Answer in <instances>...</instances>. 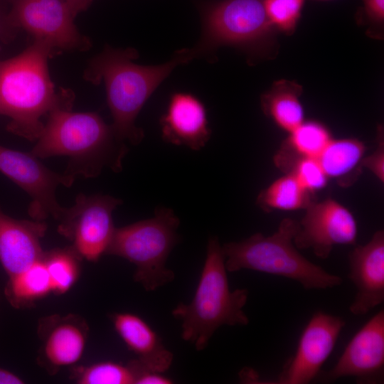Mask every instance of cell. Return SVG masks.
Segmentation results:
<instances>
[{
	"label": "cell",
	"instance_id": "1",
	"mask_svg": "<svg viewBox=\"0 0 384 384\" xmlns=\"http://www.w3.org/2000/svg\"><path fill=\"white\" fill-rule=\"evenodd\" d=\"M74 93L52 110L31 153L38 159L55 156L69 158L66 174L92 178L104 168L122 169L129 149L111 125L97 113L72 110Z\"/></svg>",
	"mask_w": 384,
	"mask_h": 384
},
{
	"label": "cell",
	"instance_id": "2",
	"mask_svg": "<svg viewBox=\"0 0 384 384\" xmlns=\"http://www.w3.org/2000/svg\"><path fill=\"white\" fill-rule=\"evenodd\" d=\"M138 57L134 48L107 45L89 61L83 73L89 82H104L114 132L119 139L132 145L139 144L144 136L135 124L144 103L177 65L193 59L189 48L177 51L171 60L158 65L136 64L133 60Z\"/></svg>",
	"mask_w": 384,
	"mask_h": 384
},
{
	"label": "cell",
	"instance_id": "3",
	"mask_svg": "<svg viewBox=\"0 0 384 384\" xmlns=\"http://www.w3.org/2000/svg\"><path fill=\"white\" fill-rule=\"evenodd\" d=\"M59 53L47 42L34 39L21 53L0 60V114L10 118L9 132L36 141L44 127L41 118L73 92L55 90L48 60Z\"/></svg>",
	"mask_w": 384,
	"mask_h": 384
},
{
	"label": "cell",
	"instance_id": "4",
	"mask_svg": "<svg viewBox=\"0 0 384 384\" xmlns=\"http://www.w3.org/2000/svg\"><path fill=\"white\" fill-rule=\"evenodd\" d=\"M225 255L217 237H210L205 262L192 301L179 303L171 311L181 321V338L203 350L215 331L223 325L245 326L249 319L243 311L249 292L231 291Z\"/></svg>",
	"mask_w": 384,
	"mask_h": 384
},
{
	"label": "cell",
	"instance_id": "5",
	"mask_svg": "<svg viewBox=\"0 0 384 384\" xmlns=\"http://www.w3.org/2000/svg\"><path fill=\"white\" fill-rule=\"evenodd\" d=\"M298 229L299 222L287 218L271 235L257 233L242 240L225 243L222 248L227 271L252 270L282 276L308 290L341 285V277L326 272L298 251L293 241Z\"/></svg>",
	"mask_w": 384,
	"mask_h": 384
},
{
	"label": "cell",
	"instance_id": "6",
	"mask_svg": "<svg viewBox=\"0 0 384 384\" xmlns=\"http://www.w3.org/2000/svg\"><path fill=\"white\" fill-rule=\"evenodd\" d=\"M179 225L180 220L171 208L160 207L149 219L116 228L106 254L134 264V281L146 291L156 290L174 279V272L166 263L180 240Z\"/></svg>",
	"mask_w": 384,
	"mask_h": 384
},
{
	"label": "cell",
	"instance_id": "7",
	"mask_svg": "<svg viewBox=\"0 0 384 384\" xmlns=\"http://www.w3.org/2000/svg\"><path fill=\"white\" fill-rule=\"evenodd\" d=\"M276 31L265 13L263 0H221L202 8V31L197 44L189 48L193 58L223 46L260 56L274 43Z\"/></svg>",
	"mask_w": 384,
	"mask_h": 384
},
{
	"label": "cell",
	"instance_id": "8",
	"mask_svg": "<svg viewBox=\"0 0 384 384\" xmlns=\"http://www.w3.org/2000/svg\"><path fill=\"white\" fill-rule=\"evenodd\" d=\"M122 202L109 195L80 193L71 207L65 208L58 232L72 242L80 258L97 262L111 243L116 228L113 211Z\"/></svg>",
	"mask_w": 384,
	"mask_h": 384
},
{
	"label": "cell",
	"instance_id": "9",
	"mask_svg": "<svg viewBox=\"0 0 384 384\" xmlns=\"http://www.w3.org/2000/svg\"><path fill=\"white\" fill-rule=\"evenodd\" d=\"M75 17L65 0H10L12 24L60 52H82L91 47L90 38L74 23Z\"/></svg>",
	"mask_w": 384,
	"mask_h": 384
},
{
	"label": "cell",
	"instance_id": "10",
	"mask_svg": "<svg viewBox=\"0 0 384 384\" xmlns=\"http://www.w3.org/2000/svg\"><path fill=\"white\" fill-rule=\"evenodd\" d=\"M0 171L21 188L30 197L28 208L33 220L48 217L58 220L65 208L57 201L58 186L70 187L75 178L48 169L31 152L25 153L0 146Z\"/></svg>",
	"mask_w": 384,
	"mask_h": 384
},
{
	"label": "cell",
	"instance_id": "11",
	"mask_svg": "<svg viewBox=\"0 0 384 384\" xmlns=\"http://www.w3.org/2000/svg\"><path fill=\"white\" fill-rule=\"evenodd\" d=\"M294 237L297 249H311L326 259L335 245H355L358 225L353 213L336 200L313 201L305 209Z\"/></svg>",
	"mask_w": 384,
	"mask_h": 384
},
{
	"label": "cell",
	"instance_id": "12",
	"mask_svg": "<svg viewBox=\"0 0 384 384\" xmlns=\"http://www.w3.org/2000/svg\"><path fill=\"white\" fill-rule=\"evenodd\" d=\"M345 324L341 317L314 313L300 336L295 355L285 365L277 383L306 384L317 377Z\"/></svg>",
	"mask_w": 384,
	"mask_h": 384
},
{
	"label": "cell",
	"instance_id": "13",
	"mask_svg": "<svg viewBox=\"0 0 384 384\" xmlns=\"http://www.w3.org/2000/svg\"><path fill=\"white\" fill-rule=\"evenodd\" d=\"M384 369V311L380 310L353 336L336 365L321 375L331 382L354 377L359 383L383 380Z\"/></svg>",
	"mask_w": 384,
	"mask_h": 384
},
{
	"label": "cell",
	"instance_id": "14",
	"mask_svg": "<svg viewBox=\"0 0 384 384\" xmlns=\"http://www.w3.org/2000/svg\"><path fill=\"white\" fill-rule=\"evenodd\" d=\"M348 278L357 292L349 306L353 315H363L384 301V232L374 233L363 245L348 253Z\"/></svg>",
	"mask_w": 384,
	"mask_h": 384
},
{
	"label": "cell",
	"instance_id": "15",
	"mask_svg": "<svg viewBox=\"0 0 384 384\" xmlns=\"http://www.w3.org/2000/svg\"><path fill=\"white\" fill-rule=\"evenodd\" d=\"M160 125L165 142L195 151L203 148L211 135L204 105L189 93L172 95Z\"/></svg>",
	"mask_w": 384,
	"mask_h": 384
},
{
	"label": "cell",
	"instance_id": "16",
	"mask_svg": "<svg viewBox=\"0 0 384 384\" xmlns=\"http://www.w3.org/2000/svg\"><path fill=\"white\" fill-rule=\"evenodd\" d=\"M46 229L43 221L15 219L0 208V262L9 277L43 258Z\"/></svg>",
	"mask_w": 384,
	"mask_h": 384
},
{
	"label": "cell",
	"instance_id": "17",
	"mask_svg": "<svg viewBox=\"0 0 384 384\" xmlns=\"http://www.w3.org/2000/svg\"><path fill=\"white\" fill-rule=\"evenodd\" d=\"M43 363L51 369L71 366L82 358L86 346L88 326L80 316H52L41 324Z\"/></svg>",
	"mask_w": 384,
	"mask_h": 384
},
{
	"label": "cell",
	"instance_id": "18",
	"mask_svg": "<svg viewBox=\"0 0 384 384\" xmlns=\"http://www.w3.org/2000/svg\"><path fill=\"white\" fill-rule=\"evenodd\" d=\"M111 319L117 334L144 367L161 373L169 370L173 353L142 318L129 312H118L113 314Z\"/></svg>",
	"mask_w": 384,
	"mask_h": 384
},
{
	"label": "cell",
	"instance_id": "19",
	"mask_svg": "<svg viewBox=\"0 0 384 384\" xmlns=\"http://www.w3.org/2000/svg\"><path fill=\"white\" fill-rule=\"evenodd\" d=\"M302 92V86L294 80H277L261 95L262 110L278 127L289 133L304 121L299 100Z\"/></svg>",
	"mask_w": 384,
	"mask_h": 384
},
{
	"label": "cell",
	"instance_id": "20",
	"mask_svg": "<svg viewBox=\"0 0 384 384\" xmlns=\"http://www.w3.org/2000/svg\"><path fill=\"white\" fill-rule=\"evenodd\" d=\"M332 139L330 130L323 123L315 120L304 121L283 141L274 156V163L284 171L297 159H318Z\"/></svg>",
	"mask_w": 384,
	"mask_h": 384
},
{
	"label": "cell",
	"instance_id": "21",
	"mask_svg": "<svg viewBox=\"0 0 384 384\" xmlns=\"http://www.w3.org/2000/svg\"><path fill=\"white\" fill-rule=\"evenodd\" d=\"M365 152V144L357 139H332L318 160L329 179L347 186V182L355 181L359 175Z\"/></svg>",
	"mask_w": 384,
	"mask_h": 384
},
{
	"label": "cell",
	"instance_id": "22",
	"mask_svg": "<svg viewBox=\"0 0 384 384\" xmlns=\"http://www.w3.org/2000/svg\"><path fill=\"white\" fill-rule=\"evenodd\" d=\"M50 292V280L43 258L9 276L4 290L6 299L15 308L29 305Z\"/></svg>",
	"mask_w": 384,
	"mask_h": 384
},
{
	"label": "cell",
	"instance_id": "23",
	"mask_svg": "<svg viewBox=\"0 0 384 384\" xmlns=\"http://www.w3.org/2000/svg\"><path fill=\"white\" fill-rule=\"evenodd\" d=\"M312 197L292 174H284L260 192L256 204L265 212L297 210L305 209Z\"/></svg>",
	"mask_w": 384,
	"mask_h": 384
},
{
	"label": "cell",
	"instance_id": "24",
	"mask_svg": "<svg viewBox=\"0 0 384 384\" xmlns=\"http://www.w3.org/2000/svg\"><path fill=\"white\" fill-rule=\"evenodd\" d=\"M79 255L71 249H57L45 252V262L52 292L64 294L76 282L80 274Z\"/></svg>",
	"mask_w": 384,
	"mask_h": 384
},
{
	"label": "cell",
	"instance_id": "25",
	"mask_svg": "<svg viewBox=\"0 0 384 384\" xmlns=\"http://www.w3.org/2000/svg\"><path fill=\"white\" fill-rule=\"evenodd\" d=\"M135 373L129 363L124 366L112 361L81 367L76 373L80 384H134Z\"/></svg>",
	"mask_w": 384,
	"mask_h": 384
},
{
	"label": "cell",
	"instance_id": "26",
	"mask_svg": "<svg viewBox=\"0 0 384 384\" xmlns=\"http://www.w3.org/2000/svg\"><path fill=\"white\" fill-rule=\"evenodd\" d=\"M305 0H263L267 18L276 31L287 36L296 31Z\"/></svg>",
	"mask_w": 384,
	"mask_h": 384
},
{
	"label": "cell",
	"instance_id": "27",
	"mask_svg": "<svg viewBox=\"0 0 384 384\" xmlns=\"http://www.w3.org/2000/svg\"><path fill=\"white\" fill-rule=\"evenodd\" d=\"M283 172L292 174L311 193L325 188L329 181L316 158L297 159L289 164Z\"/></svg>",
	"mask_w": 384,
	"mask_h": 384
},
{
	"label": "cell",
	"instance_id": "28",
	"mask_svg": "<svg viewBox=\"0 0 384 384\" xmlns=\"http://www.w3.org/2000/svg\"><path fill=\"white\" fill-rule=\"evenodd\" d=\"M363 6L356 14L358 24L367 26L366 33L370 38L383 37L384 0H361Z\"/></svg>",
	"mask_w": 384,
	"mask_h": 384
},
{
	"label": "cell",
	"instance_id": "29",
	"mask_svg": "<svg viewBox=\"0 0 384 384\" xmlns=\"http://www.w3.org/2000/svg\"><path fill=\"white\" fill-rule=\"evenodd\" d=\"M383 127H377V148L370 155L364 156L361 161L362 168L368 169L380 182H384V139Z\"/></svg>",
	"mask_w": 384,
	"mask_h": 384
},
{
	"label": "cell",
	"instance_id": "30",
	"mask_svg": "<svg viewBox=\"0 0 384 384\" xmlns=\"http://www.w3.org/2000/svg\"><path fill=\"white\" fill-rule=\"evenodd\" d=\"M129 363L135 372L134 384H170L173 383L163 373L149 370L137 359L132 361Z\"/></svg>",
	"mask_w": 384,
	"mask_h": 384
},
{
	"label": "cell",
	"instance_id": "31",
	"mask_svg": "<svg viewBox=\"0 0 384 384\" xmlns=\"http://www.w3.org/2000/svg\"><path fill=\"white\" fill-rule=\"evenodd\" d=\"M10 0H0V40L4 43L12 41L19 30L9 18Z\"/></svg>",
	"mask_w": 384,
	"mask_h": 384
},
{
	"label": "cell",
	"instance_id": "32",
	"mask_svg": "<svg viewBox=\"0 0 384 384\" xmlns=\"http://www.w3.org/2000/svg\"><path fill=\"white\" fill-rule=\"evenodd\" d=\"M68 4L73 15L76 16L78 14L85 11L94 0H65Z\"/></svg>",
	"mask_w": 384,
	"mask_h": 384
},
{
	"label": "cell",
	"instance_id": "33",
	"mask_svg": "<svg viewBox=\"0 0 384 384\" xmlns=\"http://www.w3.org/2000/svg\"><path fill=\"white\" fill-rule=\"evenodd\" d=\"M23 380L14 373L0 367V384H21Z\"/></svg>",
	"mask_w": 384,
	"mask_h": 384
},
{
	"label": "cell",
	"instance_id": "34",
	"mask_svg": "<svg viewBox=\"0 0 384 384\" xmlns=\"http://www.w3.org/2000/svg\"><path fill=\"white\" fill-rule=\"evenodd\" d=\"M319 1H329V0H319Z\"/></svg>",
	"mask_w": 384,
	"mask_h": 384
}]
</instances>
